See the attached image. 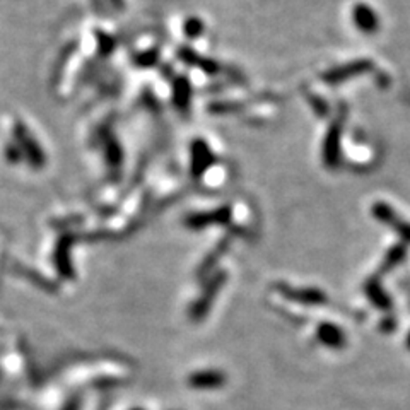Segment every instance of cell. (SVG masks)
Segmentation results:
<instances>
[{
  "label": "cell",
  "instance_id": "6da1fadb",
  "mask_svg": "<svg viewBox=\"0 0 410 410\" xmlns=\"http://www.w3.org/2000/svg\"><path fill=\"white\" fill-rule=\"evenodd\" d=\"M321 342L330 349H342L346 346V333L332 323H323L318 330Z\"/></svg>",
  "mask_w": 410,
  "mask_h": 410
},
{
  "label": "cell",
  "instance_id": "7a4b0ae2",
  "mask_svg": "<svg viewBox=\"0 0 410 410\" xmlns=\"http://www.w3.org/2000/svg\"><path fill=\"white\" fill-rule=\"evenodd\" d=\"M371 10L364 9V7H359L358 14H356V21L361 26V29H366V31H371L374 28V17L371 16Z\"/></svg>",
  "mask_w": 410,
  "mask_h": 410
},
{
  "label": "cell",
  "instance_id": "3957f363",
  "mask_svg": "<svg viewBox=\"0 0 410 410\" xmlns=\"http://www.w3.org/2000/svg\"><path fill=\"white\" fill-rule=\"evenodd\" d=\"M367 294H369L371 298H373V301L376 302L378 306H381V308H388L390 306V300L386 298V294L383 293L381 289H378V286H373L367 289Z\"/></svg>",
  "mask_w": 410,
  "mask_h": 410
},
{
  "label": "cell",
  "instance_id": "277c9868",
  "mask_svg": "<svg viewBox=\"0 0 410 410\" xmlns=\"http://www.w3.org/2000/svg\"><path fill=\"white\" fill-rule=\"evenodd\" d=\"M407 347L410 349V333H409V337H407Z\"/></svg>",
  "mask_w": 410,
  "mask_h": 410
}]
</instances>
